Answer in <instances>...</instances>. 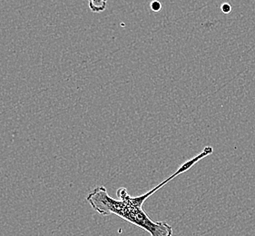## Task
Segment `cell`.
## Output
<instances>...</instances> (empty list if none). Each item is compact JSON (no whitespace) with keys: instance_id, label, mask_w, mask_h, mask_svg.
<instances>
[{"instance_id":"1","label":"cell","mask_w":255,"mask_h":236,"mask_svg":"<svg viewBox=\"0 0 255 236\" xmlns=\"http://www.w3.org/2000/svg\"><path fill=\"white\" fill-rule=\"evenodd\" d=\"M213 152L214 149L212 146H206L202 153L186 161L174 174L143 195L132 197L128 194L127 188L121 187L117 192L118 199H115L108 195V190L105 186H97L88 194L87 200L93 209L101 216L115 215L147 232L151 236H173V227L166 222L153 221L146 212L143 210V204L150 196L170 181L187 172L194 164L213 154Z\"/></svg>"},{"instance_id":"2","label":"cell","mask_w":255,"mask_h":236,"mask_svg":"<svg viewBox=\"0 0 255 236\" xmlns=\"http://www.w3.org/2000/svg\"><path fill=\"white\" fill-rule=\"evenodd\" d=\"M88 5L93 13H102L108 7V0H88Z\"/></svg>"},{"instance_id":"3","label":"cell","mask_w":255,"mask_h":236,"mask_svg":"<svg viewBox=\"0 0 255 236\" xmlns=\"http://www.w3.org/2000/svg\"><path fill=\"white\" fill-rule=\"evenodd\" d=\"M151 8L154 12H159V11L161 10V8H162V4L159 1H153L151 3Z\"/></svg>"},{"instance_id":"4","label":"cell","mask_w":255,"mask_h":236,"mask_svg":"<svg viewBox=\"0 0 255 236\" xmlns=\"http://www.w3.org/2000/svg\"><path fill=\"white\" fill-rule=\"evenodd\" d=\"M222 11L224 14H229L230 12L232 11V6L228 3H225L224 5H222Z\"/></svg>"}]
</instances>
